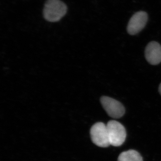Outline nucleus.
Wrapping results in <instances>:
<instances>
[{"instance_id": "2", "label": "nucleus", "mask_w": 161, "mask_h": 161, "mask_svg": "<svg viewBox=\"0 0 161 161\" xmlns=\"http://www.w3.org/2000/svg\"><path fill=\"white\" fill-rule=\"evenodd\" d=\"M111 145L119 147L123 144L126 137V132L124 126L115 120H111L107 125Z\"/></svg>"}, {"instance_id": "6", "label": "nucleus", "mask_w": 161, "mask_h": 161, "mask_svg": "<svg viewBox=\"0 0 161 161\" xmlns=\"http://www.w3.org/2000/svg\"><path fill=\"white\" fill-rule=\"evenodd\" d=\"M145 57L147 61L152 65L161 62V46L155 41L150 42L145 49Z\"/></svg>"}, {"instance_id": "1", "label": "nucleus", "mask_w": 161, "mask_h": 161, "mask_svg": "<svg viewBox=\"0 0 161 161\" xmlns=\"http://www.w3.org/2000/svg\"><path fill=\"white\" fill-rule=\"evenodd\" d=\"M67 12L66 5L60 0H48L43 9L44 18L47 21L56 22L60 20Z\"/></svg>"}, {"instance_id": "8", "label": "nucleus", "mask_w": 161, "mask_h": 161, "mask_svg": "<svg viewBox=\"0 0 161 161\" xmlns=\"http://www.w3.org/2000/svg\"><path fill=\"white\" fill-rule=\"evenodd\" d=\"M158 91L160 94L161 95V83L160 84L159 86Z\"/></svg>"}, {"instance_id": "4", "label": "nucleus", "mask_w": 161, "mask_h": 161, "mask_svg": "<svg viewBox=\"0 0 161 161\" xmlns=\"http://www.w3.org/2000/svg\"><path fill=\"white\" fill-rule=\"evenodd\" d=\"M100 102L108 115L112 118H119L125 114V107L118 101L108 96H103Z\"/></svg>"}, {"instance_id": "7", "label": "nucleus", "mask_w": 161, "mask_h": 161, "mask_svg": "<svg viewBox=\"0 0 161 161\" xmlns=\"http://www.w3.org/2000/svg\"><path fill=\"white\" fill-rule=\"evenodd\" d=\"M118 161H143L142 157L137 151L130 150L119 154Z\"/></svg>"}, {"instance_id": "5", "label": "nucleus", "mask_w": 161, "mask_h": 161, "mask_svg": "<svg viewBox=\"0 0 161 161\" xmlns=\"http://www.w3.org/2000/svg\"><path fill=\"white\" fill-rule=\"evenodd\" d=\"M148 14L144 11L136 13L131 17L127 26V31L131 35L136 34L145 27L148 21Z\"/></svg>"}, {"instance_id": "3", "label": "nucleus", "mask_w": 161, "mask_h": 161, "mask_svg": "<svg viewBox=\"0 0 161 161\" xmlns=\"http://www.w3.org/2000/svg\"><path fill=\"white\" fill-rule=\"evenodd\" d=\"M92 142L98 147H107L111 145L107 125L98 122L93 125L91 130Z\"/></svg>"}]
</instances>
